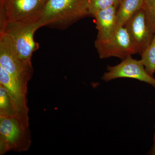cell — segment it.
Wrapping results in <instances>:
<instances>
[{
    "label": "cell",
    "mask_w": 155,
    "mask_h": 155,
    "mask_svg": "<svg viewBox=\"0 0 155 155\" xmlns=\"http://www.w3.org/2000/svg\"><path fill=\"white\" fill-rule=\"evenodd\" d=\"M141 56L140 60L147 72L153 76L155 72V33L149 45Z\"/></svg>",
    "instance_id": "7c38bea8"
},
{
    "label": "cell",
    "mask_w": 155,
    "mask_h": 155,
    "mask_svg": "<svg viewBox=\"0 0 155 155\" xmlns=\"http://www.w3.org/2000/svg\"><path fill=\"white\" fill-rule=\"evenodd\" d=\"M31 143L29 127L16 117L0 116V155L10 151H26Z\"/></svg>",
    "instance_id": "3957f363"
},
{
    "label": "cell",
    "mask_w": 155,
    "mask_h": 155,
    "mask_svg": "<svg viewBox=\"0 0 155 155\" xmlns=\"http://www.w3.org/2000/svg\"><path fill=\"white\" fill-rule=\"evenodd\" d=\"M48 0H0V29L37 23Z\"/></svg>",
    "instance_id": "7a4b0ae2"
},
{
    "label": "cell",
    "mask_w": 155,
    "mask_h": 155,
    "mask_svg": "<svg viewBox=\"0 0 155 155\" xmlns=\"http://www.w3.org/2000/svg\"><path fill=\"white\" fill-rule=\"evenodd\" d=\"M121 0H89L88 11L90 15L95 14L102 10L113 6L118 7Z\"/></svg>",
    "instance_id": "5bb4252c"
},
{
    "label": "cell",
    "mask_w": 155,
    "mask_h": 155,
    "mask_svg": "<svg viewBox=\"0 0 155 155\" xmlns=\"http://www.w3.org/2000/svg\"><path fill=\"white\" fill-rule=\"evenodd\" d=\"M147 154L150 155H155V125L154 133L153 138L152 146L149 152Z\"/></svg>",
    "instance_id": "2e32d148"
},
{
    "label": "cell",
    "mask_w": 155,
    "mask_h": 155,
    "mask_svg": "<svg viewBox=\"0 0 155 155\" xmlns=\"http://www.w3.org/2000/svg\"><path fill=\"white\" fill-rule=\"evenodd\" d=\"M0 116L16 117L13 104L8 91L5 87L1 84H0Z\"/></svg>",
    "instance_id": "4fadbf2b"
},
{
    "label": "cell",
    "mask_w": 155,
    "mask_h": 155,
    "mask_svg": "<svg viewBox=\"0 0 155 155\" xmlns=\"http://www.w3.org/2000/svg\"><path fill=\"white\" fill-rule=\"evenodd\" d=\"M0 84L5 87L13 104L15 116L23 125L29 127L27 105V86L23 85L0 67Z\"/></svg>",
    "instance_id": "ba28073f"
},
{
    "label": "cell",
    "mask_w": 155,
    "mask_h": 155,
    "mask_svg": "<svg viewBox=\"0 0 155 155\" xmlns=\"http://www.w3.org/2000/svg\"><path fill=\"white\" fill-rule=\"evenodd\" d=\"M144 0H121L116 12L117 26H125L143 8Z\"/></svg>",
    "instance_id": "8fae6325"
},
{
    "label": "cell",
    "mask_w": 155,
    "mask_h": 155,
    "mask_svg": "<svg viewBox=\"0 0 155 155\" xmlns=\"http://www.w3.org/2000/svg\"><path fill=\"white\" fill-rule=\"evenodd\" d=\"M95 47L101 59L116 58L123 60L137 54L124 26H117L109 36L105 38H97Z\"/></svg>",
    "instance_id": "277c9868"
},
{
    "label": "cell",
    "mask_w": 155,
    "mask_h": 155,
    "mask_svg": "<svg viewBox=\"0 0 155 155\" xmlns=\"http://www.w3.org/2000/svg\"><path fill=\"white\" fill-rule=\"evenodd\" d=\"M0 67L26 86L33 75L32 64L20 59L10 40L4 34H0Z\"/></svg>",
    "instance_id": "8992f818"
},
{
    "label": "cell",
    "mask_w": 155,
    "mask_h": 155,
    "mask_svg": "<svg viewBox=\"0 0 155 155\" xmlns=\"http://www.w3.org/2000/svg\"><path fill=\"white\" fill-rule=\"evenodd\" d=\"M130 40L137 54L141 55L151 42L154 34L148 26L143 8L125 24Z\"/></svg>",
    "instance_id": "9c48e42d"
},
{
    "label": "cell",
    "mask_w": 155,
    "mask_h": 155,
    "mask_svg": "<svg viewBox=\"0 0 155 155\" xmlns=\"http://www.w3.org/2000/svg\"><path fill=\"white\" fill-rule=\"evenodd\" d=\"M89 0H48L38 22L44 26L64 30L88 16Z\"/></svg>",
    "instance_id": "6da1fadb"
},
{
    "label": "cell",
    "mask_w": 155,
    "mask_h": 155,
    "mask_svg": "<svg viewBox=\"0 0 155 155\" xmlns=\"http://www.w3.org/2000/svg\"><path fill=\"white\" fill-rule=\"evenodd\" d=\"M117 6H113L97 12L94 17L97 30V38H105L109 36L117 27L116 12Z\"/></svg>",
    "instance_id": "30bf717a"
},
{
    "label": "cell",
    "mask_w": 155,
    "mask_h": 155,
    "mask_svg": "<svg viewBox=\"0 0 155 155\" xmlns=\"http://www.w3.org/2000/svg\"><path fill=\"white\" fill-rule=\"evenodd\" d=\"M121 78L136 79L151 85L155 88V78L150 75L141 60L134 59L131 56L122 60L115 66H108L102 80L106 82Z\"/></svg>",
    "instance_id": "52a82bcc"
},
{
    "label": "cell",
    "mask_w": 155,
    "mask_h": 155,
    "mask_svg": "<svg viewBox=\"0 0 155 155\" xmlns=\"http://www.w3.org/2000/svg\"><path fill=\"white\" fill-rule=\"evenodd\" d=\"M143 9L148 26L155 33V0H144Z\"/></svg>",
    "instance_id": "9a60e30c"
},
{
    "label": "cell",
    "mask_w": 155,
    "mask_h": 155,
    "mask_svg": "<svg viewBox=\"0 0 155 155\" xmlns=\"http://www.w3.org/2000/svg\"><path fill=\"white\" fill-rule=\"evenodd\" d=\"M37 23L22 25H7L0 29L11 42L17 55L22 61L31 64L33 53L38 49L39 45L34 38L38 29Z\"/></svg>",
    "instance_id": "5b68a950"
}]
</instances>
